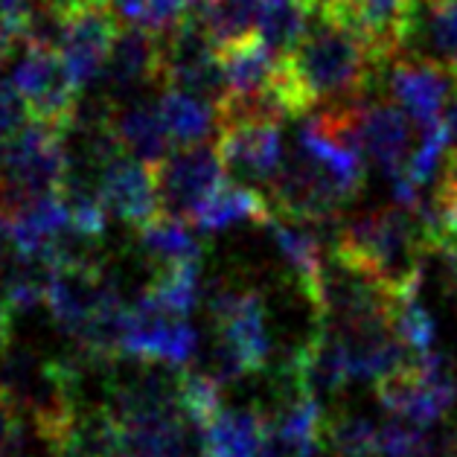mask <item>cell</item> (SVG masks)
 Masks as SVG:
<instances>
[{"label":"cell","mask_w":457,"mask_h":457,"mask_svg":"<svg viewBox=\"0 0 457 457\" xmlns=\"http://www.w3.org/2000/svg\"><path fill=\"white\" fill-rule=\"evenodd\" d=\"M283 76L303 114L329 103H355L382 82L385 64L359 32L318 0V15L303 41L283 59Z\"/></svg>","instance_id":"6da1fadb"},{"label":"cell","mask_w":457,"mask_h":457,"mask_svg":"<svg viewBox=\"0 0 457 457\" xmlns=\"http://www.w3.org/2000/svg\"><path fill=\"white\" fill-rule=\"evenodd\" d=\"M332 251L373 277L396 300L420 295L422 274L431 256L420 219L399 204L364 210L341 221Z\"/></svg>","instance_id":"7a4b0ae2"},{"label":"cell","mask_w":457,"mask_h":457,"mask_svg":"<svg viewBox=\"0 0 457 457\" xmlns=\"http://www.w3.org/2000/svg\"><path fill=\"white\" fill-rule=\"evenodd\" d=\"M68 181V146L59 129L29 120L0 158V204L62 193Z\"/></svg>","instance_id":"3957f363"},{"label":"cell","mask_w":457,"mask_h":457,"mask_svg":"<svg viewBox=\"0 0 457 457\" xmlns=\"http://www.w3.org/2000/svg\"><path fill=\"white\" fill-rule=\"evenodd\" d=\"M9 82L15 85L18 96L24 99L29 120L44 122L64 131L76 120L82 105V91L73 82L68 64L55 50L21 44V53L12 62Z\"/></svg>","instance_id":"277c9868"},{"label":"cell","mask_w":457,"mask_h":457,"mask_svg":"<svg viewBox=\"0 0 457 457\" xmlns=\"http://www.w3.org/2000/svg\"><path fill=\"white\" fill-rule=\"evenodd\" d=\"M161 87H178L213 105L228 96L221 50L198 18L184 21L175 32L161 38Z\"/></svg>","instance_id":"5b68a950"},{"label":"cell","mask_w":457,"mask_h":457,"mask_svg":"<svg viewBox=\"0 0 457 457\" xmlns=\"http://www.w3.org/2000/svg\"><path fill=\"white\" fill-rule=\"evenodd\" d=\"M152 170L163 216L184 221H195L198 210L204 207L207 198L228 181L219 149L210 146V143L175 149L170 158L152 166Z\"/></svg>","instance_id":"8992f818"},{"label":"cell","mask_w":457,"mask_h":457,"mask_svg":"<svg viewBox=\"0 0 457 457\" xmlns=\"http://www.w3.org/2000/svg\"><path fill=\"white\" fill-rule=\"evenodd\" d=\"M198 353V332L187 318H172L161 312L146 295L129 303L126 332H122V355L135 361L184 367Z\"/></svg>","instance_id":"52a82bcc"},{"label":"cell","mask_w":457,"mask_h":457,"mask_svg":"<svg viewBox=\"0 0 457 457\" xmlns=\"http://www.w3.org/2000/svg\"><path fill=\"white\" fill-rule=\"evenodd\" d=\"M161 85V38L140 27H122L99 76V94L114 108L143 99L140 91Z\"/></svg>","instance_id":"ba28073f"},{"label":"cell","mask_w":457,"mask_h":457,"mask_svg":"<svg viewBox=\"0 0 457 457\" xmlns=\"http://www.w3.org/2000/svg\"><path fill=\"white\" fill-rule=\"evenodd\" d=\"M385 76L390 99L414 120L417 129L440 122L445 105L457 94L454 76L420 55H399L385 68Z\"/></svg>","instance_id":"9c48e42d"},{"label":"cell","mask_w":457,"mask_h":457,"mask_svg":"<svg viewBox=\"0 0 457 457\" xmlns=\"http://www.w3.org/2000/svg\"><path fill=\"white\" fill-rule=\"evenodd\" d=\"M9 213V242L21 260L59 262L68 253V233H73L71 207L62 193L27 198L6 207Z\"/></svg>","instance_id":"30bf717a"},{"label":"cell","mask_w":457,"mask_h":457,"mask_svg":"<svg viewBox=\"0 0 457 457\" xmlns=\"http://www.w3.org/2000/svg\"><path fill=\"white\" fill-rule=\"evenodd\" d=\"M117 24L120 21L111 15V9L103 0H94V4L76 9V12H68L59 55L68 64L73 82L79 85L82 94L103 76V68L120 32Z\"/></svg>","instance_id":"8fae6325"},{"label":"cell","mask_w":457,"mask_h":457,"mask_svg":"<svg viewBox=\"0 0 457 457\" xmlns=\"http://www.w3.org/2000/svg\"><path fill=\"white\" fill-rule=\"evenodd\" d=\"M216 149L221 163H225V172L248 184H271V178L286 163L280 126H271V122L219 126Z\"/></svg>","instance_id":"7c38bea8"},{"label":"cell","mask_w":457,"mask_h":457,"mask_svg":"<svg viewBox=\"0 0 457 457\" xmlns=\"http://www.w3.org/2000/svg\"><path fill=\"white\" fill-rule=\"evenodd\" d=\"M189 428L193 426L184 420L181 411H152V414L114 417L108 457H187Z\"/></svg>","instance_id":"4fadbf2b"},{"label":"cell","mask_w":457,"mask_h":457,"mask_svg":"<svg viewBox=\"0 0 457 457\" xmlns=\"http://www.w3.org/2000/svg\"><path fill=\"white\" fill-rule=\"evenodd\" d=\"M99 195H103L108 213L131 228H143L152 219H158L161 202L154 170L126 152L111 161L99 175Z\"/></svg>","instance_id":"5bb4252c"},{"label":"cell","mask_w":457,"mask_h":457,"mask_svg":"<svg viewBox=\"0 0 457 457\" xmlns=\"http://www.w3.org/2000/svg\"><path fill=\"white\" fill-rule=\"evenodd\" d=\"M288 359L295 364L303 390L309 396H315L320 405H323V399L338 396L341 390L353 382L341 338L332 329L320 327V323Z\"/></svg>","instance_id":"9a60e30c"},{"label":"cell","mask_w":457,"mask_h":457,"mask_svg":"<svg viewBox=\"0 0 457 457\" xmlns=\"http://www.w3.org/2000/svg\"><path fill=\"white\" fill-rule=\"evenodd\" d=\"M111 126H114V135L120 140L122 152L131 154V158L140 163L158 166L175 152L158 103L135 99V103H129V105H120L114 108Z\"/></svg>","instance_id":"2e32d148"},{"label":"cell","mask_w":457,"mask_h":457,"mask_svg":"<svg viewBox=\"0 0 457 457\" xmlns=\"http://www.w3.org/2000/svg\"><path fill=\"white\" fill-rule=\"evenodd\" d=\"M221 68H225L228 96H253L277 82L283 59L260 36H251L221 50Z\"/></svg>","instance_id":"e0dca14e"},{"label":"cell","mask_w":457,"mask_h":457,"mask_svg":"<svg viewBox=\"0 0 457 457\" xmlns=\"http://www.w3.org/2000/svg\"><path fill=\"white\" fill-rule=\"evenodd\" d=\"M271 204L269 198H262V193H256L251 184H237L225 181L213 195L207 198L204 207L195 216V230L202 233H219L228 230L242 221L251 225H271Z\"/></svg>","instance_id":"ac0fdd59"},{"label":"cell","mask_w":457,"mask_h":457,"mask_svg":"<svg viewBox=\"0 0 457 457\" xmlns=\"http://www.w3.org/2000/svg\"><path fill=\"white\" fill-rule=\"evenodd\" d=\"M265 437L262 414L251 408H221L210 426L202 428L204 457H260Z\"/></svg>","instance_id":"d6986e66"},{"label":"cell","mask_w":457,"mask_h":457,"mask_svg":"<svg viewBox=\"0 0 457 457\" xmlns=\"http://www.w3.org/2000/svg\"><path fill=\"white\" fill-rule=\"evenodd\" d=\"M271 230V242L277 253L283 256V262L292 271L297 292L309 295V288L315 286L320 265H323V245H320V228L315 225H300V221H286V219H271V225H265Z\"/></svg>","instance_id":"ffe728a7"},{"label":"cell","mask_w":457,"mask_h":457,"mask_svg":"<svg viewBox=\"0 0 457 457\" xmlns=\"http://www.w3.org/2000/svg\"><path fill=\"white\" fill-rule=\"evenodd\" d=\"M158 108L175 149L202 146L219 126V111L213 103L178 91V87H163V94L158 96Z\"/></svg>","instance_id":"44dd1931"},{"label":"cell","mask_w":457,"mask_h":457,"mask_svg":"<svg viewBox=\"0 0 457 457\" xmlns=\"http://www.w3.org/2000/svg\"><path fill=\"white\" fill-rule=\"evenodd\" d=\"M318 15V0H260L256 12V36L286 59Z\"/></svg>","instance_id":"7402d4cb"},{"label":"cell","mask_w":457,"mask_h":457,"mask_svg":"<svg viewBox=\"0 0 457 457\" xmlns=\"http://www.w3.org/2000/svg\"><path fill=\"white\" fill-rule=\"evenodd\" d=\"M137 245L152 262H158V269L202 260V245H198L195 233L189 230V221L184 219H152L149 225L137 228Z\"/></svg>","instance_id":"603a6c76"},{"label":"cell","mask_w":457,"mask_h":457,"mask_svg":"<svg viewBox=\"0 0 457 457\" xmlns=\"http://www.w3.org/2000/svg\"><path fill=\"white\" fill-rule=\"evenodd\" d=\"M260 0H198L195 18L219 50L256 36Z\"/></svg>","instance_id":"cb8c5ba5"},{"label":"cell","mask_w":457,"mask_h":457,"mask_svg":"<svg viewBox=\"0 0 457 457\" xmlns=\"http://www.w3.org/2000/svg\"><path fill=\"white\" fill-rule=\"evenodd\" d=\"M143 295L161 312H166V315L187 318L198 306V300H204L202 269H198V262H181V265H170V269H158L152 286Z\"/></svg>","instance_id":"d4e9b609"},{"label":"cell","mask_w":457,"mask_h":457,"mask_svg":"<svg viewBox=\"0 0 457 457\" xmlns=\"http://www.w3.org/2000/svg\"><path fill=\"white\" fill-rule=\"evenodd\" d=\"M323 445L332 457H378V426L361 414L338 411L323 422Z\"/></svg>","instance_id":"484cf974"},{"label":"cell","mask_w":457,"mask_h":457,"mask_svg":"<svg viewBox=\"0 0 457 457\" xmlns=\"http://www.w3.org/2000/svg\"><path fill=\"white\" fill-rule=\"evenodd\" d=\"M394 332L414 359L437 353V320L420 303V297H403L394 306Z\"/></svg>","instance_id":"4316f807"},{"label":"cell","mask_w":457,"mask_h":457,"mask_svg":"<svg viewBox=\"0 0 457 457\" xmlns=\"http://www.w3.org/2000/svg\"><path fill=\"white\" fill-rule=\"evenodd\" d=\"M178 405L181 414L193 428L202 431L204 426L213 422L225 403H221V385H216L213 378L204 376L202 370H189L181 373V394H178Z\"/></svg>","instance_id":"83f0119b"},{"label":"cell","mask_w":457,"mask_h":457,"mask_svg":"<svg viewBox=\"0 0 457 457\" xmlns=\"http://www.w3.org/2000/svg\"><path fill=\"white\" fill-rule=\"evenodd\" d=\"M426 428L403 417H390L378 426V457H414Z\"/></svg>","instance_id":"f1b7e54d"},{"label":"cell","mask_w":457,"mask_h":457,"mask_svg":"<svg viewBox=\"0 0 457 457\" xmlns=\"http://www.w3.org/2000/svg\"><path fill=\"white\" fill-rule=\"evenodd\" d=\"M29 122V111L24 105V99L18 96L15 85L9 79H0V158L9 143L15 140V135Z\"/></svg>","instance_id":"f546056e"},{"label":"cell","mask_w":457,"mask_h":457,"mask_svg":"<svg viewBox=\"0 0 457 457\" xmlns=\"http://www.w3.org/2000/svg\"><path fill=\"white\" fill-rule=\"evenodd\" d=\"M27 449V420L0 394V457H21Z\"/></svg>","instance_id":"4dcf8cb0"},{"label":"cell","mask_w":457,"mask_h":457,"mask_svg":"<svg viewBox=\"0 0 457 457\" xmlns=\"http://www.w3.org/2000/svg\"><path fill=\"white\" fill-rule=\"evenodd\" d=\"M103 4L111 9V15H114L120 24L140 27L143 15H146V4H149V0H103Z\"/></svg>","instance_id":"1f68e13d"},{"label":"cell","mask_w":457,"mask_h":457,"mask_svg":"<svg viewBox=\"0 0 457 457\" xmlns=\"http://www.w3.org/2000/svg\"><path fill=\"white\" fill-rule=\"evenodd\" d=\"M12 315H15V306L9 303V295L4 283H0V350L9 347V336H12Z\"/></svg>","instance_id":"d6a6232c"},{"label":"cell","mask_w":457,"mask_h":457,"mask_svg":"<svg viewBox=\"0 0 457 457\" xmlns=\"http://www.w3.org/2000/svg\"><path fill=\"white\" fill-rule=\"evenodd\" d=\"M41 4H47L53 9H59V12H76V9H82L87 4H94V0H41Z\"/></svg>","instance_id":"836d02e7"},{"label":"cell","mask_w":457,"mask_h":457,"mask_svg":"<svg viewBox=\"0 0 457 457\" xmlns=\"http://www.w3.org/2000/svg\"><path fill=\"white\" fill-rule=\"evenodd\" d=\"M9 239V213L6 207L0 204V256H4V242Z\"/></svg>","instance_id":"e575fe53"},{"label":"cell","mask_w":457,"mask_h":457,"mask_svg":"<svg viewBox=\"0 0 457 457\" xmlns=\"http://www.w3.org/2000/svg\"><path fill=\"white\" fill-rule=\"evenodd\" d=\"M202 457H204V454H202Z\"/></svg>","instance_id":"d590c367"}]
</instances>
